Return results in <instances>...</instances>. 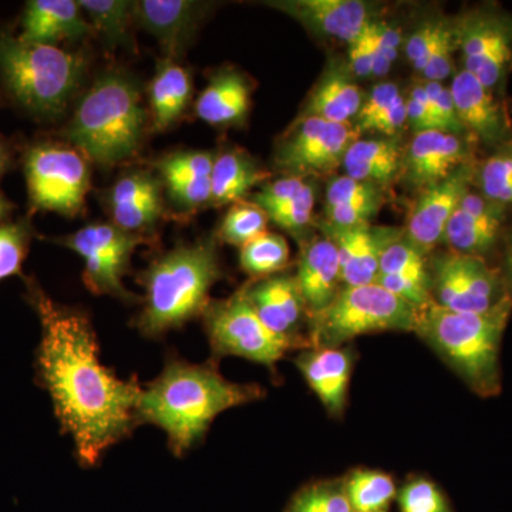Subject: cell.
<instances>
[{
	"label": "cell",
	"mask_w": 512,
	"mask_h": 512,
	"mask_svg": "<svg viewBox=\"0 0 512 512\" xmlns=\"http://www.w3.org/2000/svg\"><path fill=\"white\" fill-rule=\"evenodd\" d=\"M0 164H3V153H2V150H0Z\"/></svg>",
	"instance_id": "54"
},
{
	"label": "cell",
	"mask_w": 512,
	"mask_h": 512,
	"mask_svg": "<svg viewBox=\"0 0 512 512\" xmlns=\"http://www.w3.org/2000/svg\"><path fill=\"white\" fill-rule=\"evenodd\" d=\"M448 89L464 131L485 146L498 148L510 143L507 111L493 90L464 69L454 74Z\"/></svg>",
	"instance_id": "18"
},
{
	"label": "cell",
	"mask_w": 512,
	"mask_h": 512,
	"mask_svg": "<svg viewBox=\"0 0 512 512\" xmlns=\"http://www.w3.org/2000/svg\"><path fill=\"white\" fill-rule=\"evenodd\" d=\"M379 275L402 276L431 284L429 255L403 235L383 252Z\"/></svg>",
	"instance_id": "36"
},
{
	"label": "cell",
	"mask_w": 512,
	"mask_h": 512,
	"mask_svg": "<svg viewBox=\"0 0 512 512\" xmlns=\"http://www.w3.org/2000/svg\"><path fill=\"white\" fill-rule=\"evenodd\" d=\"M476 181L487 200L504 207L512 204V143L498 147L480 170L477 168Z\"/></svg>",
	"instance_id": "34"
},
{
	"label": "cell",
	"mask_w": 512,
	"mask_h": 512,
	"mask_svg": "<svg viewBox=\"0 0 512 512\" xmlns=\"http://www.w3.org/2000/svg\"><path fill=\"white\" fill-rule=\"evenodd\" d=\"M80 8L89 16L90 25L99 30L111 46L126 45L134 18V2L127 0H80Z\"/></svg>",
	"instance_id": "32"
},
{
	"label": "cell",
	"mask_w": 512,
	"mask_h": 512,
	"mask_svg": "<svg viewBox=\"0 0 512 512\" xmlns=\"http://www.w3.org/2000/svg\"><path fill=\"white\" fill-rule=\"evenodd\" d=\"M25 229L9 225L0 227V279L18 274L26 254Z\"/></svg>",
	"instance_id": "47"
},
{
	"label": "cell",
	"mask_w": 512,
	"mask_h": 512,
	"mask_svg": "<svg viewBox=\"0 0 512 512\" xmlns=\"http://www.w3.org/2000/svg\"><path fill=\"white\" fill-rule=\"evenodd\" d=\"M288 512H353L345 488L318 484L296 495Z\"/></svg>",
	"instance_id": "39"
},
{
	"label": "cell",
	"mask_w": 512,
	"mask_h": 512,
	"mask_svg": "<svg viewBox=\"0 0 512 512\" xmlns=\"http://www.w3.org/2000/svg\"><path fill=\"white\" fill-rule=\"evenodd\" d=\"M6 210H8V205H6V202L0 198V217L5 214Z\"/></svg>",
	"instance_id": "53"
},
{
	"label": "cell",
	"mask_w": 512,
	"mask_h": 512,
	"mask_svg": "<svg viewBox=\"0 0 512 512\" xmlns=\"http://www.w3.org/2000/svg\"><path fill=\"white\" fill-rule=\"evenodd\" d=\"M471 161L470 148L463 136L444 131L414 134L404 148L402 178L416 191L439 184Z\"/></svg>",
	"instance_id": "17"
},
{
	"label": "cell",
	"mask_w": 512,
	"mask_h": 512,
	"mask_svg": "<svg viewBox=\"0 0 512 512\" xmlns=\"http://www.w3.org/2000/svg\"><path fill=\"white\" fill-rule=\"evenodd\" d=\"M308 181L299 177H284L262 185V190L252 195V201L258 205L266 215L271 214L279 208L284 207L292 200H295L303 190Z\"/></svg>",
	"instance_id": "45"
},
{
	"label": "cell",
	"mask_w": 512,
	"mask_h": 512,
	"mask_svg": "<svg viewBox=\"0 0 512 512\" xmlns=\"http://www.w3.org/2000/svg\"><path fill=\"white\" fill-rule=\"evenodd\" d=\"M476 173V165L466 164L441 183L420 191L404 228V238L430 255L444 241L448 221L476 183Z\"/></svg>",
	"instance_id": "14"
},
{
	"label": "cell",
	"mask_w": 512,
	"mask_h": 512,
	"mask_svg": "<svg viewBox=\"0 0 512 512\" xmlns=\"http://www.w3.org/2000/svg\"><path fill=\"white\" fill-rule=\"evenodd\" d=\"M295 278L308 318L325 311L343 288L335 244L326 237L305 244Z\"/></svg>",
	"instance_id": "22"
},
{
	"label": "cell",
	"mask_w": 512,
	"mask_h": 512,
	"mask_svg": "<svg viewBox=\"0 0 512 512\" xmlns=\"http://www.w3.org/2000/svg\"><path fill=\"white\" fill-rule=\"evenodd\" d=\"M30 198L40 210L73 217L80 214L90 190V170L77 150L39 146L26 158Z\"/></svg>",
	"instance_id": "11"
},
{
	"label": "cell",
	"mask_w": 512,
	"mask_h": 512,
	"mask_svg": "<svg viewBox=\"0 0 512 512\" xmlns=\"http://www.w3.org/2000/svg\"><path fill=\"white\" fill-rule=\"evenodd\" d=\"M406 124V97L400 94V96L397 97L396 100H393L379 116L369 121V123L360 130V134L373 133L380 134L382 137H399L397 134L403 130Z\"/></svg>",
	"instance_id": "49"
},
{
	"label": "cell",
	"mask_w": 512,
	"mask_h": 512,
	"mask_svg": "<svg viewBox=\"0 0 512 512\" xmlns=\"http://www.w3.org/2000/svg\"><path fill=\"white\" fill-rule=\"evenodd\" d=\"M269 218L254 202L239 201L225 215L218 232L221 241L235 247H244L252 239L265 234Z\"/></svg>",
	"instance_id": "35"
},
{
	"label": "cell",
	"mask_w": 512,
	"mask_h": 512,
	"mask_svg": "<svg viewBox=\"0 0 512 512\" xmlns=\"http://www.w3.org/2000/svg\"><path fill=\"white\" fill-rule=\"evenodd\" d=\"M144 242L146 239L141 235L114 224L89 225L63 239L64 247L83 258L87 288L96 295H110L124 301L133 295L123 285V276L127 274L134 249Z\"/></svg>",
	"instance_id": "13"
},
{
	"label": "cell",
	"mask_w": 512,
	"mask_h": 512,
	"mask_svg": "<svg viewBox=\"0 0 512 512\" xmlns=\"http://www.w3.org/2000/svg\"><path fill=\"white\" fill-rule=\"evenodd\" d=\"M350 507L356 512H380L396 495L393 478L375 470H356L345 484Z\"/></svg>",
	"instance_id": "31"
},
{
	"label": "cell",
	"mask_w": 512,
	"mask_h": 512,
	"mask_svg": "<svg viewBox=\"0 0 512 512\" xmlns=\"http://www.w3.org/2000/svg\"><path fill=\"white\" fill-rule=\"evenodd\" d=\"M433 301L448 311L484 313L505 296L503 274L494 271L481 256L440 252L430 259Z\"/></svg>",
	"instance_id": "10"
},
{
	"label": "cell",
	"mask_w": 512,
	"mask_h": 512,
	"mask_svg": "<svg viewBox=\"0 0 512 512\" xmlns=\"http://www.w3.org/2000/svg\"><path fill=\"white\" fill-rule=\"evenodd\" d=\"M212 350L220 356H238L274 367L292 345L279 338L256 315L244 288L225 301L210 303L204 312Z\"/></svg>",
	"instance_id": "8"
},
{
	"label": "cell",
	"mask_w": 512,
	"mask_h": 512,
	"mask_svg": "<svg viewBox=\"0 0 512 512\" xmlns=\"http://www.w3.org/2000/svg\"><path fill=\"white\" fill-rule=\"evenodd\" d=\"M84 72L82 57L56 46L0 35V74L9 92L39 114H59L76 92Z\"/></svg>",
	"instance_id": "6"
},
{
	"label": "cell",
	"mask_w": 512,
	"mask_h": 512,
	"mask_svg": "<svg viewBox=\"0 0 512 512\" xmlns=\"http://www.w3.org/2000/svg\"><path fill=\"white\" fill-rule=\"evenodd\" d=\"M272 9L291 16L316 36L350 45L376 20V8L362 0H281Z\"/></svg>",
	"instance_id": "15"
},
{
	"label": "cell",
	"mask_w": 512,
	"mask_h": 512,
	"mask_svg": "<svg viewBox=\"0 0 512 512\" xmlns=\"http://www.w3.org/2000/svg\"><path fill=\"white\" fill-rule=\"evenodd\" d=\"M42 323L39 367L57 419L72 436L80 463L94 466L137 420L141 387L101 363L92 323L77 309L35 292Z\"/></svg>",
	"instance_id": "1"
},
{
	"label": "cell",
	"mask_w": 512,
	"mask_h": 512,
	"mask_svg": "<svg viewBox=\"0 0 512 512\" xmlns=\"http://www.w3.org/2000/svg\"><path fill=\"white\" fill-rule=\"evenodd\" d=\"M407 124L412 128L414 134L424 133V131L440 130L436 116L426 90H424L423 82L413 84L412 92L406 99Z\"/></svg>",
	"instance_id": "48"
},
{
	"label": "cell",
	"mask_w": 512,
	"mask_h": 512,
	"mask_svg": "<svg viewBox=\"0 0 512 512\" xmlns=\"http://www.w3.org/2000/svg\"><path fill=\"white\" fill-rule=\"evenodd\" d=\"M370 45L373 52V77H383L392 70L400 45H402V32L400 28L384 20L376 19L367 26Z\"/></svg>",
	"instance_id": "38"
},
{
	"label": "cell",
	"mask_w": 512,
	"mask_h": 512,
	"mask_svg": "<svg viewBox=\"0 0 512 512\" xmlns=\"http://www.w3.org/2000/svg\"><path fill=\"white\" fill-rule=\"evenodd\" d=\"M295 365L330 416H340L348 399L352 352L343 348L311 349L296 357Z\"/></svg>",
	"instance_id": "23"
},
{
	"label": "cell",
	"mask_w": 512,
	"mask_h": 512,
	"mask_svg": "<svg viewBox=\"0 0 512 512\" xmlns=\"http://www.w3.org/2000/svg\"><path fill=\"white\" fill-rule=\"evenodd\" d=\"M289 245L284 237L276 234L259 235L241 248V268L252 278H268L286 268L289 262Z\"/></svg>",
	"instance_id": "33"
},
{
	"label": "cell",
	"mask_w": 512,
	"mask_h": 512,
	"mask_svg": "<svg viewBox=\"0 0 512 512\" xmlns=\"http://www.w3.org/2000/svg\"><path fill=\"white\" fill-rule=\"evenodd\" d=\"M220 278L217 245L212 239H201L161 256L141 278L146 303L137 328L148 338L180 328L205 312L211 288Z\"/></svg>",
	"instance_id": "4"
},
{
	"label": "cell",
	"mask_w": 512,
	"mask_h": 512,
	"mask_svg": "<svg viewBox=\"0 0 512 512\" xmlns=\"http://www.w3.org/2000/svg\"><path fill=\"white\" fill-rule=\"evenodd\" d=\"M262 396L261 387L229 382L214 366L168 360L161 375L141 390L137 419L163 430L173 453L181 456L221 413Z\"/></svg>",
	"instance_id": "2"
},
{
	"label": "cell",
	"mask_w": 512,
	"mask_h": 512,
	"mask_svg": "<svg viewBox=\"0 0 512 512\" xmlns=\"http://www.w3.org/2000/svg\"><path fill=\"white\" fill-rule=\"evenodd\" d=\"M503 279L507 292L512 296V227L508 235L507 248H505Z\"/></svg>",
	"instance_id": "52"
},
{
	"label": "cell",
	"mask_w": 512,
	"mask_h": 512,
	"mask_svg": "<svg viewBox=\"0 0 512 512\" xmlns=\"http://www.w3.org/2000/svg\"><path fill=\"white\" fill-rule=\"evenodd\" d=\"M205 3L191 0L134 2V18L160 43L168 59L180 55L204 18Z\"/></svg>",
	"instance_id": "21"
},
{
	"label": "cell",
	"mask_w": 512,
	"mask_h": 512,
	"mask_svg": "<svg viewBox=\"0 0 512 512\" xmlns=\"http://www.w3.org/2000/svg\"><path fill=\"white\" fill-rule=\"evenodd\" d=\"M359 137L353 121L339 124L318 117H298L276 146V167L288 177L336 173L343 165L346 151Z\"/></svg>",
	"instance_id": "9"
},
{
	"label": "cell",
	"mask_w": 512,
	"mask_h": 512,
	"mask_svg": "<svg viewBox=\"0 0 512 512\" xmlns=\"http://www.w3.org/2000/svg\"><path fill=\"white\" fill-rule=\"evenodd\" d=\"M215 156L207 151H187L158 161L157 168L163 175L165 185L195 178H211Z\"/></svg>",
	"instance_id": "37"
},
{
	"label": "cell",
	"mask_w": 512,
	"mask_h": 512,
	"mask_svg": "<svg viewBox=\"0 0 512 512\" xmlns=\"http://www.w3.org/2000/svg\"><path fill=\"white\" fill-rule=\"evenodd\" d=\"M3 164H0V173H2Z\"/></svg>",
	"instance_id": "55"
},
{
	"label": "cell",
	"mask_w": 512,
	"mask_h": 512,
	"mask_svg": "<svg viewBox=\"0 0 512 512\" xmlns=\"http://www.w3.org/2000/svg\"><path fill=\"white\" fill-rule=\"evenodd\" d=\"M403 158L399 137H359L346 151L342 167L348 177L387 190L402 178Z\"/></svg>",
	"instance_id": "27"
},
{
	"label": "cell",
	"mask_w": 512,
	"mask_h": 512,
	"mask_svg": "<svg viewBox=\"0 0 512 512\" xmlns=\"http://www.w3.org/2000/svg\"><path fill=\"white\" fill-rule=\"evenodd\" d=\"M456 50L457 40L453 22L444 19L434 52L431 53L429 62L420 73L421 80L443 83L453 73V55Z\"/></svg>",
	"instance_id": "40"
},
{
	"label": "cell",
	"mask_w": 512,
	"mask_h": 512,
	"mask_svg": "<svg viewBox=\"0 0 512 512\" xmlns=\"http://www.w3.org/2000/svg\"><path fill=\"white\" fill-rule=\"evenodd\" d=\"M421 82H423L424 90L429 97L431 109H433L440 130L444 133L463 136L466 131L458 120L450 89L439 82H426V80H421Z\"/></svg>",
	"instance_id": "46"
},
{
	"label": "cell",
	"mask_w": 512,
	"mask_h": 512,
	"mask_svg": "<svg viewBox=\"0 0 512 512\" xmlns=\"http://www.w3.org/2000/svg\"><path fill=\"white\" fill-rule=\"evenodd\" d=\"M348 69L355 79L373 77V52L367 28L356 40L348 45Z\"/></svg>",
	"instance_id": "51"
},
{
	"label": "cell",
	"mask_w": 512,
	"mask_h": 512,
	"mask_svg": "<svg viewBox=\"0 0 512 512\" xmlns=\"http://www.w3.org/2000/svg\"><path fill=\"white\" fill-rule=\"evenodd\" d=\"M399 86L393 82H382L376 84L369 94H366L365 101L360 107L359 114L353 123L357 130H362L369 121L375 119L393 100L400 96Z\"/></svg>",
	"instance_id": "50"
},
{
	"label": "cell",
	"mask_w": 512,
	"mask_h": 512,
	"mask_svg": "<svg viewBox=\"0 0 512 512\" xmlns=\"http://www.w3.org/2000/svg\"><path fill=\"white\" fill-rule=\"evenodd\" d=\"M191 92V76L183 66L171 59L158 64L150 87L151 116L157 131L170 127L184 113Z\"/></svg>",
	"instance_id": "30"
},
{
	"label": "cell",
	"mask_w": 512,
	"mask_h": 512,
	"mask_svg": "<svg viewBox=\"0 0 512 512\" xmlns=\"http://www.w3.org/2000/svg\"><path fill=\"white\" fill-rule=\"evenodd\" d=\"M251 86L241 73L225 70L208 84L197 101L198 117L211 126H237L247 119Z\"/></svg>",
	"instance_id": "28"
},
{
	"label": "cell",
	"mask_w": 512,
	"mask_h": 512,
	"mask_svg": "<svg viewBox=\"0 0 512 512\" xmlns=\"http://www.w3.org/2000/svg\"><path fill=\"white\" fill-rule=\"evenodd\" d=\"M420 311L377 284L343 286L325 311L309 319V349L342 348L359 336L414 332Z\"/></svg>",
	"instance_id": "7"
},
{
	"label": "cell",
	"mask_w": 512,
	"mask_h": 512,
	"mask_svg": "<svg viewBox=\"0 0 512 512\" xmlns=\"http://www.w3.org/2000/svg\"><path fill=\"white\" fill-rule=\"evenodd\" d=\"M399 503L403 512H451L439 488L423 478L404 485Z\"/></svg>",
	"instance_id": "42"
},
{
	"label": "cell",
	"mask_w": 512,
	"mask_h": 512,
	"mask_svg": "<svg viewBox=\"0 0 512 512\" xmlns=\"http://www.w3.org/2000/svg\"><path fill=\"white\" fill-rule=\"evenodd\" d=\"M365 97L366 94L349 72L348 64L329 62L309 93L299 117H318L330 123H352Z\"/></svg>",
	"instance_id": "24"
},
{
	"label": "cell",
	"mask_w": 512,
	"mask_h": 512,
	"mask_svg": "<svg viewBox=\"0 0 512 512\" xmlns=\"http://www.w3.org/2000/svg\"><path fill=\"white\" fill-rule=\"evenodd\" d=\"M114 225L136 234L150 228L163 212L160 183L147 173L128 174L114 185L110 195Z\"/></svg>",
	"instance_id": "26"
},
{
	"label": "cell",
	"mask_w": 512,
	"mask_h": 512,
	"mask_svg": "<svg viewBox=\"0 0 512 512\" xmlns=\"http://www.w3.org/2000/svg\"><path fill=\"white\" fill-rule=\"evenodd\" d=\"M380 197H387V190L343 174L329 181L326 187L325 207H336V205Z\"/></svg>",
	"instance_id": "43"
},
{
	"label": "cell",
	"mask_w": 512,
	"mask_h": 512,
	"mask_svg": "<svg viewBox=\"0 0 512 512\" xmlns=\"http://www.w3.org/2000/svg\"><path fill=\"white\" fill-rule=\"evenodd\" d=\"M444 19H430L421 23L419 28L414 30L409 39L404 43V53L407 60L412 63L413 69L417 73L423 72L427 62H429L431 53L439 40L441 26Z\"/></svg>",
	"instance_id": "44"
},
{
	"label": "cell",
	"mask_w": 512,
	"mask_h": 512,
	"mask_svg": "<svg viewBox=\"0 0 512 512\" xmlns=\"http://www.w3.org/2000/svg\"><path fill=\"white\" fill-rule=\"evenodd\" d=\"M511 313V295L484 313L448 311L433 302L421 309L414 333L474 393L493 397L501 392V342Z\"/></svg>",
	"instance_id": "3"
},
{
	"label": "cell",
	"mask_w": 512,
	"mask_h": 512,
	"mask_svg": "<svg viewBox=\"0 0 512 512\" xmlns=\"http://www.w3.org/2000/svg\"><path fill=\"white\" fill-rule=\"evenodd\" d=\"M146 111L136 84L127 76L100 77L74 111L66 137L87 160L114 167L137 156Z\"/></svg>",
	"instance_id": "5"
},
{
	"label": "cell",
	"mask_w": 512,
	"mask_h": 512,
	"mask_svg": "<svg viewBox=\"0 0 512 512\" xmlns=\"http://www.w3.org/2000/svg\"><path fill=\"white\" fill-rule=\"evenodd\" d=\"M464 70L495 90L512 69V16L494 9H474L453 22Z\"/></svg>",
	"instance_id": "12"
},
{
	"label": "cell",
	"mask_w": 512,
	"mask_h": 512,
	"mask_svg": "<svg viewBox=\"0 0 512 512\" xmlns=\"http://www.w3.org/2000/svg\"><path fill=\"white\" fill-rule=\"evenodd\" d=\"M504 210V205L468 191L448 221L444 234L448 249L483 258L497 244Z\"/></svg>",
	"instance_id": "20"
},
{
	"label": "cell",
	"mask_w": 512,
	"mask_h": 512,
	"mask_svg": "<svg viewBox=\"0 0 512 512\" xmlns=\"http://www.w3.org/2000/svg\"><path fill=\"white\" fill-rule=\"evenodd\" d=\"M315 200V185L308 183L305 190L295 200L288 202L279 210L271 212L268 214V218L285 231L293 232V234L301 232L312 222Z\"/></svg>",
	"instance_id": "41"
},
{
	"label": "cell",
	"mask_w": 512,
	"mask_h": 512,
	"mask_svg": "<svg viewBox=\"0 0 512 512\" xmlns=\"http://www.w3.org/2000/svg\"><path fill=\"white\" fill-rule=\"evenodd\" d=\"M245 295L256 315L292 348H308L301 335L303 316L308 315L295 276L274 275L245 286Z\"/></svg>",
	"instance_id": "19"
},
{
	"label": "cell",
	"mask_w": 512,
	"mask_h": 512,
	"mask_svg": "<svg viewBox=\"0 0 512 512\" xmlns=\"http://www.w3.org/2000/svg\"><path fill=\"white\" fill-rule=\"evenodd\" d=\"M92 32V25L84 19L79 2L32 0L26 6L20 39L55 46L62 40L82 39Z\"/></svg>",
	"instance_id": "25"
},
{
	"label": "cell",
	"mask_w": 512,
	"mask_h": 512,
	"mask_svg": "<svg viewBox=\"0 0 512 512\" xmlns=\"http://www.w3.org/2000/svg\"><path fill=\"white\" fill-rule=\"evenodd\" d=\"M249 154L241 150H227L215 156L211 174V205L224 207L248 197L252 188L269 178Z\"/></svg>",
	"instance_id": "29"
},
{
	"label": "cell",
	"mask_w": 512,
	"mask_h": 512,
	"mask_svg": "<svg viewBox=\"0 0 512 512\" xmlns=\"http://www.w3.org/2000/svg\"><path fill=\"white\" fill-rule=\"evenodd\" d=\"M319 227L338 249L343 286L375 284L383 252L404 235L402 228L372 222L350 228Z\"/></svg>",
	"instance_id": "16"
}]
</instances>
